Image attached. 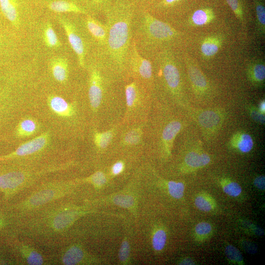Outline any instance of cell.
I'll return each mask as SVG.
<instances>
[{
	"label": "cell",
	"mask_w": 265,
	"mask_h": 265,
	"mask_svg": "<svg viewBox=\"0 0 265 265\" xmlns=\"http://www.w3.org/2000/svg\"><path fill=\"white\" fill-rule=\"evenodd\" d=\"M137 5L131 0H113L104 16L107 29L106 45L97 56L114 76L126 75L132 42V22Z\"/></svg>",
	"instance_id": "obj_1"
},
{
	"label": "cell",
	"mask_w": 265,
	"mask_h": 265,
	"mask_svg": "<svg viewBox=\"0 0 265 265\" xmlns=\"http://www.w3.org/2000/svg\"><path fill=\"white\" fill-rule=\"evenodd\" d=\"M132 40L145 57L152 60L159 52L172 49L181 33L170 24L137 6L132 22Z\"/></svg>",
	"instance_id": "obj_2"
},
{
	"label": "cell",
	"mask_w": 265,
	"mask_h": 265,
	"mask_svg": "<svg viewBox=\"0 0 265 265\" xmlns=\"http://www.w3.org/2000/svg\"><path fill=\"white\" fill-rule=\"evenodd\" d=\"M151 60L153 66L158 68L168 92L176 99L181 100L183 96L181 73L172 49H166L159 52Z\"/></svg>",
	"instance_id": "obj_3"
},
{
	"label": "cell",
	"mask_w": 265,
	"mask_h": 265,
	"mask_svg": "<svg viewBox=\"0 0 265 265\" xmlns=\"http://www.w3.org/2000/svg\"><path fill=\"white\" fill-rule=\"evenodd\" d=\"M187 108L207 142L215 138L227 117L226 110L220 107L199 108L187 106Z\"/></svg>",
	"instance_id": "obj_4"
},
{
	"label": "cell",
	"mask_w": 265,
	"mask_h": 265,
	"mask_svg": "<svg viewBox=\"0 0 265 265\" xmlns=\"http://www.w3.org/2000/svg\"><path fill=\"white\" fill-rule=\"evenodd\" d=\"M126 72V75L133 77L142 87H148L153 83L152 61L140 54L133 40L127 60Z\"/></svg>",
	"instance_id": "obj_5"
},
{
	"label": "cell",
	"mask_w": 265,
	"mask_h": 265,
	"mask_svg": "<svg viewBox=\"0 0 265 265\" xmlns=\"http://www.w3.org/2000/svg\"><path fill=\"white\" fill-rule=\"evenodd\" d=\"M66 185H52L35 190L29 196L21 203L17 204L14 209L24 212L33 210L65 195L69 191Z\"/></svg>",
	"instance_id": "obj_6"
},
{
	"label": "cell",
	"mask_w": 265,
	"mask_h": 265,
	"mask_svg": "<svg viewBox=\"0 0 265 265\" xmlns=\"http://www.w3.org/2000/svg\"><path fill=\"white\" fill-rule=\"evenodd\" d=\"M58 21L63 27L68 42L75 53L80 66L84 68L86 65V55L90 43L80 30L78 25L65 17L58 18Z\"/></svg>",
	"instance_id": "obj_7"
},
{
	"label": "cell",
	"mask_w": 265,
	"mask_h": 265,
	"mask_svg": "<svg viewBox=\"0 0 265 265\" xmlns=\"http://www.w3.org/2000/svg\"><path fill=\"white\" fill-rule=\"evenodd\" d=\"M82 24L95 47L94 54L99 56L104 51L106 43L107 29L103 23L93 16L84 14Z\"/></svg>",
	"instance_id": "obj_8"
},
{
	"label": "cell",
	"mask_w": 265,
	"mask_h": 265,
	"mask_svg": "<svg viewBox=\"0 0 265 265\" xmlns=\"http://www.w3.org/2000/svg\"><path fill=\"white\" fill-rule=\"evenodd\" d=\"M186 61L188 78L193 93L198 99H208L212 92L208 79L194 62L188 59H186Z\"/></svg>",
	"instance_id": "obj_9"
},
{
	"label": "cell",
	"mask_w": 265,
	"mask_h": 265,
	"mask_svg": "<svg viewBox=\"0 0 265 265\" xmlns=\"http://www.w3.org/2000/svg\"><path fill=\"white\" fill-rule=\"evenodd\" d=\"M84 212L72 207H62L47 217V226L53 232H62L69 228Z\"/></svg>",
	"instance_id": "obj_10"
},
{
	"label": "cell",
	"mask_w": 265,
	"mask_h": 265,
	"mask_svg": "<svg viewBox=\"0 0 265 265\" xmlns=\"http://www.w3.org/2000/svg\"><path fill=\"white\" fill-rule=\"evenodd\" d=\"M211 161L209 154L200 147H195L189 150L185 156L182 163V170L184 172H190L208 165Z\"/></svg>",
	"instance_id": "obj_11"
},
{
	"label": "cell",
	"mask_w": 265,
	"mask_h": 265,
	"mask_svg": "<svg viewBox=\"0 0 265 265\" xmlns=\"http://www.w3.org/2000/svg\"><path fill=\"white\" fill-rule=\"evenodd\" d=\"M45 2L46 7L56 13L87 14L77 0H45Z\"/></svg>",
	"instance_id": "obj_12"
},
{
	"label": "cell",
	"mask_w": 265,
	"mask_h": 265,
	"mask_svg": "<svg viewBox=\"0 0 265 265\" xmlns=\"http://www.w3.org/2000/svg\"><path fill=\"white\" fill-rule=\"evenodd\" d=\"M248 80L255 87L262 88L265 81V64L261 59L250 61L246 68Z\"/></svg>",
	"instance_id": "obj_13"
},
{
	"label": "cell",
	"mask_w": 265,
	"mask_h": 265,
	"mask_svg": "<svg viewBox=\"0 0 265 265\" xmlns=\"http://www.w3.org/2000/svg\"><path fill=\"white\" fill-rule=\"evenodd\" d=\"M47 142L46 135H40L20 146L12 153L3 156L1 160H6L14 157L25 156L31 155L42 149Z\"/></svg>",
	"instance_id": "obj_14"
},
{
	"label": "cell",
	"mask_w": 265,
	"mask_h": 265,
	"mask_svg": "<svg viewBox=\"0 0 265 265\" xmlns=\"http://www.w3.org/2000/svg\"><path fill=\"white\" fill-rule=\"evenodd\" d=\"M182 128V123L178 120L169 122L164 128L161 134V144L166 155L170 154L173 142Z\"/></svg>",
	"instance_id": "obj_15"
},
{
	"label": "cell",
	"mask_w": 265,
	"mask_h": 265,
	"mask_svg": "<svg viewBox=\"0 0 265 265\" xmlns=\"http://www.w3.org/2000/svg\"><path fill=\"white\" fill-rule=\"evenodd\" d=\"M228 145L233 150L245 154L249 153L252 150L254 141L251 135L248 133L238 131L232 135Z\"/></svg>",
	"instance_id": "obj_16"
},
{
	"label": "cell",
	"mask_w": 265,
	"mask_h": 265,
	"mask_svg": "<svg viewBox=\"0 0 265 265\" xmlns=\"http://www.w3.org/2000/svg\"><path fill=\"white\" fill-rule=\"evenodd\" d=\"M223 41L222 37L218 35L208 36L204 38L200 45L202 56L207 59L214 56L221 47Z\"/></svg>",
	"instance_id": "obj_17"
},
{
	"label": "cell",
	"mask_w": 265,
	"mask_h": 265,
	"mask_svg": "<svg viewBox=\"0 0 265 265\" xmlns=\"http://www.w3.org/2000/svg\"><path fill=\"white\" fill-rule=\"evenodd\" d=\"M113 0H77L87 14L96 17L103 15Z\"/></svg>",
	"instance_id": "obj_18"
},
{
	"label": "cell",
	"mask_w": 265,
	"mask_h": 265,
	"mask_svg": "<svg viewBox=\"0 0 265 265\" xmlns=\"http://www.w3.org/2000/svg\"><path fill=\"white\" fill-rule=\"evenodd\" d=\"M215 18L213 10L211 7H204L195 10L188 20L190 25L200 26L211 23Z\"/></svg>",
	"instance_id": "obj_19"
},
{
	"label": "cell",
	"mask_w": 265,
	"mask_h": 265,
	"mask_svg": "<svg viewBox=\"0 0 265 265\" xmlns=\"http://www.w3.org/2000/svg\"><path fill=\"white\" fill-rule=\"evenodd\" d=\"M51 67L54 78L63 82L67 79L69 72L68 60L65 57H56L51 62Z\"/></svg>",
	"instance_id": "obj_20"
},
{
	"label": "cell",
	"mask_w": 265,
	"mask_h": 265,
	"mask_svg": "<svg viewBox=\"0 0 265 265\" xmlns=\"http://www.w3.org/2000/svg\"><path fill=\"white\" fill-rule=\"evenodd\" d=\"M255 12V33L259 37L265 34V6L263 0H253Z\"/></svg>",
	"instance_id": "obj_21"
},
{
	"label": "cell",
	"mask_w": 265,
	"mask_h": 265,
	"mask_svg": "<svg viewBox=\"0 0 265 265\" xmlns=\"http://www.w3.org/2000/svg\"><path fill=\"white\" fill-rule=\"evenodd\" d=\"M84 257L83 250L78 246L74 245L68 248L61 257L64 265H77L81 262Z\"/></svg>",
	"instance_id": "obj_22"
},
{
	"label": "cell",
	"mask_w": 265,
	"mask_h": 265,
	"mask_svg": "<svg viewBox=\"0 0 265 265\" xmlns=\"http://www.w3.org/2000/svg\"><path fill=\"white\" fill-rule=\"evenodd\" d=\"M49 105L52 110L61 116H70L73 113L71 106L62 98L52 96L49 99Z\"/></svg>",
	"instance_id": "obj_23"
},
{
	"label": "cell",
	"mask_w": 265,
	"mask_h": 265,
	"mask_svg": "<svg viewBox=\"0 0 265 265\" xmlns=\"http://www.w3.org/2000/svg\"><path fill=\"white\" fill-rule=\"evenodd\" d=\"M20 251L26 263L30 265H40L44 263V258L40 253L33 248L21 245Z\"/></svg>",
	"instance_id": "obj_24"
},
{
	"label": "cell",
	"mask_w": 265,
	"mask_h": 265,
	"mask_svg": "<svg viewBox=\"0 0 265 265\" xmlns=\"http://www.w3.org/2000/svg\"><path fill=\"white\" fill-rule=\"evenodd\" d=\"M140 86L141 85L135 80L126 85L125 97L126 104L128 107H132L138 100L140 92Z\"/></svg>",
	"instance_id": "obj_25"
},
{
	"label": "cell",
	"mask_w": 265,
	"mask_h": 265,
	"mask_svg": "<svg viewBox=\"0 0 265 265\" xmlns=\"http://www.w3.org/2000/svg\"><path fill=\"white\" fill-rule=\"evenodd\" d=\"M195 206L200 211L209 212L215 208L216 203L213 198L207 193H200L195 198Z\"/></svg>",
	"instance_id": "obj_26"
},
{
	"label": "cell",
	"mask_w": 265,
	"mask_h": 265,
	"mask_svg": "<svg viewBox=\"0 0 265 265\" xmlns=\"http://www.w3.org/2000/svg\"><path fill=\"white\" fill-rule=\"evenodd\" d=\"M227 4L240 24L244 27L247 25L243 3L241 0H226Z\"/></svg>",
	"instance_id": "obj_27"
},
{
	"label": "cell",
	"mask_w": 265,
	"mask_h": 265,
	"mask_svg": "<svg viewBox=\"0 0 265 265\" xmlns=\"http://www.w3.org/2000/svg\"><path fill=\"white\" fill-rule=\"evenodd\" d=\"M220 183L224 192L230 196L237 197L241 192L240 186L228 178L222 179Z\"/></svg>",
	"instance_id": "obj_28"
},
{
	"label": "cell",
	"mask_w": 265,
	"mask_h": 265,
	"mask_svg": "<svg viewBox=\"0 0 265 265\" xmlns=\"http://www.w3.org/2000/svg\"><path fill=\"white\" fill-rule=\"evenodd\" d=\"M44 39L47 46L50 48H57L60 46L58 37L52 25L48 23L44 31Z\"/></svg>",
	"instance_id": "obj_29"
},
{
	"label": "cell",
	"mask_w": 265,
	"mask_h": 265,
	"mask_svg": "<svg viewBox=\"0 0 265 265\" xmlns=\"http://www.w3.org/2000/svg\"><path fill=\"white\" fill-rule=\"evenodd\" d=\"M112 137V131H108L104 132H97L95 134V142L99 148L104 149L109 144Z\"/></svg>",
	"instance_id": "obj_30"
},
{
	"label": "cell",
	"mask_w": 265,
	"mask_h": 265,
	"mask_svg": "<svg viewBox=\"0 0 265 265\" xmlns=\"http://www.w3.org/2000/svg\"><path fill=\"white\" fill-rule=\"evenodd\" d=\"M36 129V125L31 119H25L22 121L18 128V132L21 135H29L33 133Z\"/></svg>",
	"instance_id": "obj_31"
},
{
	"label": "cell",
	"mask_w": 265,
	"mask_h": 265,
	"mask_svg": "<svg viewBox=\"0 0 265 265\" xmlns=\"http://www.w3.org/2000/svg\"><path fill=\"white\" fill-rule=\"evenodd\" d=\"M167 185L169 193L173 198L180 199L183 196L185 185L183 183L169 181Z\"/></svg>",
	"instance_id": "obj_32"
},
{
	"label": "cell",
	"mask_w": 265,
	"mask_h": 265,
	"mask_svg": "<svg viewBox=\"0 0 265 265\" xmlns=\"http://www.w3.org/2000/svg\"><path fill=\"white\" fill-rule=\"evenodd\" d=\"M166 241V234L162 229L157 230L154 234L152 239L153 248L156 251L161 250L165 246Z\"/></svg>",
	"instance_id": "obj_33"
},
{
	"label": "cell",
	"mask_w": 265,
	"mask_h": 265,
	"mask_svg": "<svg viewBox=\"0 0 265 265\" xmlns=\"http://www.w3.org/2000/svg\"><path fill=\"white\" fill-rule=\"evenodd\" d=\"M225 252L227 257L232 262L238 264L243 263V257L241 253L233 245H228Z\"/></svg>",
	"instance_id": "obj_34"
},
{
	"label": "cell",
	"mask_w": 265,
	"mask_h": 265,
	"mask_svg": "<svg viewBox=\"0 0 265 265\" xmlns=\"http://www.w3.org/2000/svg\"><path fill=\"white\" fill-rule=\"evenodd\" d=\"M113 203L120 207L125 208L132 207L134 204L133 198L129 195H118L113 198Z\"/></svg>",
	"instance_id": "obj_35"
},
{
	"label": "cell",
	"mask_w": 265,
	"mask_h": 265,
	"mask_svg": "<svg viewBox=\"0 0 265 265\" xmlns=\"http://www.w3.org/2000/svg\"><path fill=\"white\" fill-rule=\"evenodd\" d=\"M195 235L201 238H204L210 235L212 231L211 225L206 222H201L195 227Z\"/></svg>",
	"instance_id": "obj_36"
},
{
	"label": "cell",
	"mask_w": 265,
	"mask_h": 265,
	"mask_svg": "<svg viewBox=\"0 0 265 265\" xmlns=\"http://www.w3.org/2000/svg\"><path fill=\"white\" fill-rule=\"evenodd\" d=\"M248 113L256 123L264 125L265 123V114L261 112L257 107L253 105H249L247 107Z\"/></svg>",
	"instance_id": "obj_37"
},
{
	"label": "cell",
	"mask_w": 265,
	"mask_h": 265,
	"mask_svg": "<svg viewBox=\"0 0 265 265\" xmlns=\"http://www.w3.org/2000/svg\"><path fill=\"white\" fill-rule=\"evenodd\" d=\"M141 136L140 130L134 129L128 132L125 136V143L129 145H133L138 143Z\"/></svg>",
	"instance_id": "obj_38"
},
{
	"label": "cell",
	"mask_w": 265,
	"mask_h": 265,
	"mask_svg": "<svg viewBox=\"0 0 265 265\" xmlns=\"http://www.w3.org/2000/svg\"><path fill=\"white\" fill-rule=\"evenodd\" d=\"M91 182L96 187L102 186L106 182L105 175L101 172L94 173L90 178Z\"/></svg>",
	"instance_id": "obj_39"
},
{
	"label": "cell",
	"mask_w": 265,
	"mask_h": 265,
	"mask_svg": "<svg viewBox=\"0 0 265 265\" xmlns=\"http://www.w3.org/2000/svg\"><path fill=\"white\" fill-rule=\"evenodd\" d=\"M130 254V246L127 240H124L119 252V258L121 262H125L128 258Z\"/></svg>",
	"instance_id": "obj_40"
},
{
	"label": "cell",
	"mask_w": 265,
	"mask_h": 265,
	"mask_svg": "<svg viewBox=\"0 0 265 265\" xmlns=\"http://www.w3.org/2000/svg\"><path fill=\"white\" fill-rule=\"evenodd\" d=\"M241 245L243 248L249 254H254L257 251V246L256 244L249 240H242Z\"/></svg>",
	"instance_id": "obj_41"
},
{
	"label": "cell",
	"mask_w": 265,
	"mask_h": 265,
	"mask_svg": "<svg viewBox=\"0 0 265 265\" xmlns=\"http://www.w3.org/2000/svg\"><path fill=\"white\" fill-rule=\"evenodd\" d=\"M10 225L9 217L0 213V232H2Z\"/></svg>",
	"instance_id": "obj_42"
},
{
	"label": "cell",
	"mask_w": 265,
	"mask_h": 265,
	"mask_svg": "<svg viewBox=\"0 0 265 265\" xmlns=\"http://www.w3.org/2000/svg\"><path fill=\"white\" fill-rule=\"evenodd\" d=\"M254 186L259 189L265 190V177L264 175H260L255 178L254 180Z\"/></svg>",
	"instance_id": "obj_43"
},
{
	"label": "cell",
	"mask_w": 265,
	"mask_h": 265,
	"mask_svg": "<svg viewBox=\"0 0 265 265\" xmlns=\"http://www.w3.org/2000/svg\"><path fill=\"white\" fill-rule=\"evenodd\" d=\"M123 168L124 164L121 161H118L113 165L112 168V173L114 175H118L122 171Z\"/></svg>",
	"instance_id": "obj_44"
},
{
	"label": "cell",
	"mask_w": 265,
	"mask_h": 265,
	"mask_svg": "<svg viewBox=\"0 0 265 265\" xmlns=\"http://www.w3.org/2000/svg\"><path fill=\"white\" fill-rule=\"evenodd\" d=\"M138 7H144L158 0H131Z\"/></svg>",
	"instance_id": "obj_45"
},
{
	"label": "cell",
	"mask_w": 265,
	"mask_h": 265,
	"mask_svg": "<svg viewBox=\"0 0 265 265\" xmlns=\"http://www.w3.org/2000/svg\"><path fill=\"white\" fill-rule=\"evenodd\" d=\"M257 107L261 112L265 114V101L264 100L260 101Z\"/></svg>",
	"instance_id": "obj_46"
},
{
	"label": "cell",
	"mask_w": 265,
	"mask_h": 265,
	"mask_svg": "<svg viewBox=\"0 0 265 265\" xmlns=\"http://www.w3.org/2000/svg\"><path fill=\"white\" fill-rule=\"evenodd\" d=\"M180 265H194V262L190 258H185L180 263Z\"/></svg>",
	"instance_id": "obj_47"
}]
</instances>
